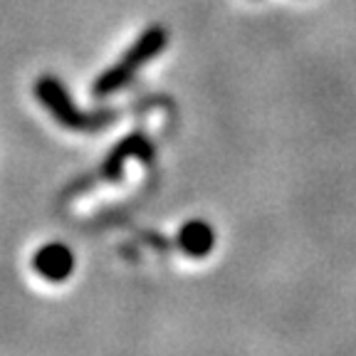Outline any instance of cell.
Returning a JSON list of instances; mask_svg holds the SVG:
<instances>
[{"label":"cell","instance_id":"1","mask_svg":"<svg viewBox=\"0 0 356 356\" xmlns=\"http://www.w3.org/2000/svg\"><path fill=\"white\" fill-rule=\"evenodd\" d=\"M35 99L40 102V106H44V111L55 119V124L70 129V131H99V129L109 127L117 119V111L111 109H99V111H84L72 102L70 89L65 87L62 79H57L55 74H42L35 79Z\"/></svg>","mask_w":356,"mask_h":356},{"label":"cell","instance_id":"2","mask_svg":"<svg viewBox=\"0 0 356 356\" xmlns=\"http://www.w3.org/2000/svg\"><path fill=\"white\" fill-rule=\"evenodd\" d=\"M168 44V33L163 25H151L146 28L139 38L134 40L131 47L124 52V57L117 62V65H111L109 70L99 74L92 84V95L95 97H109L119 89L129 87L136 77L141 67L149 65L154 57H159L163 50H166Z\"/></svg>","mask_w":356,"mask_h":356},{"label":"cell","instance_id":"3","mask_svg":"<svg viewBox=\"0 0 356 356\" xmlns=\"http://www.w3.org/2000/svg\"><path fill=\"white\" fill-rule=\"evenodd\" d=\"M129 159H139V161H144V163H149L151 159H154V144L149 141L146 134L134 131V134H129V136H124V139L106 154L104 161H102V168H99L102 176H104L106 181H119L124 173V163H127Z\"/></svg>","mask_w":356,"mask_h":356},{"label":"cell","instance_id":"4","mask_svg":"<svg viewBox=\"0 0 356 356\" xmlns=\"http://www.w3.org/2000/svg\"><path fill=\"white\" fill-rule=\"evenodd\" d=\"M33 270L44 282H65L74 273V252L65 243H47L35 250Z\"/></svg>","mask_w":356,"mask_h":356},{"label":"cell","instance_id":"5","mask_svg":"<svg viewBox=\"0 0 356 356\" xmlns=\"http://www.w3.org/2000/svg\"><path fill=\"white\" fill-rule=\"evenodd\" d=\"M178 248L191 257H206L216 248V230L206 220H188L181 225L176 238Z\"/></svg>","mask_w":356,"mask_h":356}]
</instances>
